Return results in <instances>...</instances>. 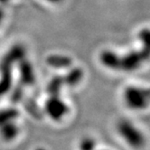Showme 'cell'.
Instances as JSON below:
<instances>
[{"instance_id":"15","label":"cell","mask_w":150,"mask_h":150,"mask_svg":"<svg viewBox=\"0 0 150 150\" xmlns=\"http://www.w3.org/2000/svg\"><path fill=\"white\" fill-rule=\"evenodd\" d=\"M2 16H3V14H2L1 11H0V20H1V18H2Z\"/></svg>"},{"instance_id":"4","label":"cell","mask_w":150,"mask_h":150,"mask_svg":"<svg viewBox=\"0 0 150 150\" xmlns=\"http://www.w3.org/2000/svg\"><path fill=\"white\" fill-rule=\"evenodd\" d=\"M100 61L105 66L111 69H120V56L110 51H104L100 54Z\"/></svg>"},{"instance_id":"3","label":"cell","mask_w":150,"mask_h":150,"mask_svg":"<svg viewBox=\"0 0 150 150\" xmlns=\"http://www.w3.org/2000/svg\"><path fill=\"white\" fill-rule=\"evenodd\" d=\"M147 59L145 53L141 52H134L124 57H120V69L125 71H132L140 66V64Z\"/></svg>"},{"instance_id":"12","label":"cell","mask_w":150,"mask_h":150,"mask_svg":"<svg viewBox=\"0 0 150 150\" xmlns=\"http://www.w3.org/2000/svg\"><path fill=\"white\" fill-rule=\"evenodd\" d=\"M81 76H82L81 71L79 69H75L68 74V76L66 77V79L64 81H66V83H68L70 85H74L81 80Z\"/></svg>"},{"instance_id":"6","label":"cell","mask_w":150,"mask_h":150,"mask_svg":"<svg viewBox=\"0 0 150 150\" xmlns=\"http://www.w3.org/2000/svg\"><path fill=\"white\" fill-rule=\"evenodd\" d=\"M23 55H24L23 48L20 46H16L4 59L2 63V68H10V64L16 60L21 59L23 57Z\"/></svg>"},{"instance_id":"2","label":"cell","mask_w":150,"mask_h":150,"mask_svg":"<svg viewBox=\"0 0 150 150\" xmlns=\"http://www.w3.org/2000/svg\"><path fill=\"white\" fill-rule=\"evenodd\" d=\"M68 108L62 100L53 95L45 103V112L51 120L59 121L66 115Z\"/></svg>"},{"instance_id":"14","label":"cell","mask_w":150,"mask_h":150,"mask_svg":"<svg viewBox=\"0 0 150 150\" xmlns=\"http://www.w3.org/2000/svg\"><path fill=\"white\" fill-rule=\"evenodd\" d=\"M49 1H51V2H58L59 0H49Z\"/></svg>"},{"instance_id":"8","label":"cell","mask_w":150,"mask_h":150,"mask_svg":"<svg viewBox=\"0 0 150 150\" xmlns=\"http://www.w3.org/2000/svg\"><path fill=\"white\" fill-rule=\"evenodd\" d=\"M20 71H21V77L22 80L25 83H33L34 81V74L32 68L30 66V64L28 62H22L21 63V67H20Z\"/></svg>"},{"instance_id":"5","label":"cell","mask_w":150,"mask_h":150,"mask_svg":"<svg viewBox=\"0 0 150 150\" xmlns=\"http://www.w3.org/2000/svg\"><path fill=\"white\" fill-rule=\"evenodd\" d=\"M18 134V127L16 125L10 121L0 126V136L5 140L14 139Z\"/></svg>"},{"instance_id":"1","label":"cell","mask_w":150,"mask_h":150,"mask_svg":"<svg viewBox=\"0 0 150 150\" xmlns=\"http://www.w3.org/2000/svg\"><path fill=\"white\" fill-rule=\"evenodd\" d=\"M127 104L131 108H143L150 100V90H143L136 87H128L125 92Z\"/></svg>"},{"instance_id":"7","label":"cell","mask_w":150,"mask_h":150,"mask_svg":"<svg viewBox=\"0 0 150 150\" xmlns=\"http://www.w3.org/2000/svg\"><path fill=\"white\" fill-rule=\"evenodd\" d=\"M47 63L55 68H64L71 65V60L69 57L62 55H52L47 58Z\"/></svg>"},{"instance_id":"11","label":"cell","mask_w":150,"mask_h":150,"mask_svg":"<svg viewBox=\"0 0 150 150\" xmlns=\"http://www.w3.org/2000/svg\"><path fill=\"white\" fill-rule=\"evenodd\" d=\"M17 116V111L16 110H5L0 111V126L12 121Z\"/></svg>"},{"instance_id":"10","label":"cell","mask_w":150,"mask_h":150,"mask_svg":"<svg viewBox=\"0 0 150 150\" xmlns=\"http://www.w3.org/2000/svg\"><path fill=\"white\" fill-rule=\"evenodd\" d=\"M139 37H140L144 45L142 52L145 53L147 58H149L150 57V30L143 29L139 33Z\"/></svg>"},{"instance_id":"13","label":"cell","mask_w":150,"mask_h":150,"mask_svg":"<svg viewBox=\"0 0 150 150\" xmlns=\"http://www.w3.org/2000/svg\"><path fill=\"white\" fill-rule=\"evenodd\" d=\"M62 81H63V80L60 79V78H56L53 81H52V82L50 83L49 87H48L49 91L52 94H55L59 91V88L61 87V84L62 83Z\"/></svg>"},{"instance_id":"9","label":"cell","mask_w":150,"mask_h":150,"mask_svg":"<svg viewBox=\"0 0 150 150\" xmlns=\"http://www.w3.org/2000/svg\"><path fill=\"white\" fill-rule=\"evenodd\" d=\"M4 73H3V77L0 81V95L6 93L8 89L11 86V72H10L9 68H3Z\"/></svg>"}]
</instances>
